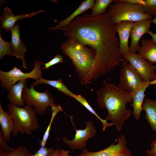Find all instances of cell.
<instances>
[{
    "instance_id": "4316f807",
    "label": "cell",
    "mask_w": 156,
    "mask_h": 156,
    "mask_svg": "<svg viewBox=\"0 0 156 156\" xmlns=\"http://www.w3.org/2000/svg\"><path fill=\"white\" fill-rule=\"evenodd\" d=\"M31 155L27 148L23 146L8 152H0V156H31Z\"/></svg>"
},
{
    "instance_id": "2e32d148",
    "label": "cell",
    "mask_w": 156,
    "mask_h": 156,
    "mask_svg": "<svg viewBox=\"0 0 156 156\" xmlns=\"http://www.w3.org/2000/svg\"><path fill=\"white\" fill-rule=\"evenodd\" d=\"M148 82L145 81L138 89L130 93L132 99V103L131 105L133 107V116L136 120L140 119L141 112L143 110L142 104L145 96L144 92L150 86Z\"/></svg>"
},
{
    "instance_id": "ba28073f",
    "label": "cell",
    "mask_w": 156,
    "mask_h": 156,
    "mask_svg": "<svg viewBox=\"0 0 156 156\" xmlns=\"http://www.w3.org/2000/svg\"><path fill=\"white\" fill-rule=\"evenodd\" d=\"M145 81L127 61L122 62L119 83L118 86L120 90L132 93L139 88Z\"/></svg>"
},
{
    "instance_id": "d4e9b609",
    "label": "cell",
    "mask_w": 156,
    "mask_h": 156,
    "mask_svg": "<svg viewBox=\"0 0 156 156\" xmlns=\"http://www.w3.org/2000/svg\"><path fill=\"white\" fill-rule=\"evenodd\" d=\"M52 109V115L49 124L47 127L43 138L39 143L41 147L45 146L47 141L49 137L51 124L56 114L59 112L63 111L61 106L59 105L56 104L51 107Z\"/></svg>"
},
{
    "instance_id": "e575fe53",
    "label": "cell",
    "mask_w": 156,
    "mask_h": 156,
    "mask_svg": "<svg viewBox=\"0 0 156 156\" xmlns=\"http://www.w3.org/2000/svg\"><path fill=\"white\" fill-rule=\"evenodd\" d=\"M148 33L151 36L152 40L156 43V34L150 31H148Z\"/></svg>"
},
{
    "instance_id": "836d02e7",
    "label": "cell",
    "mask_w": 156,
    "mask_h": 156,
    "mask_svg": "<svg viewBox=\"0 0 156 156\" xmlns=\"http://www.w3.org/2000/svg\"><path fill=\"white\" fill-rule=\"evenodd\" d=\"M124 1L131 4L136 5H142L144 0H124Z\"/></svg>"
},
{
    "instance_id": "7c38bea8",
    "label": "cell",
    "mask_w": 156,
    "mask_h": 156,
    "mask_svg": "<svg viewBox=\"0 0 156 156\" xmlns=\"http://www.w3.org/2000/svg\"><path fill=\"white\" fill-rule=\"evenodd\" d=\"M152 18L134 22L131 27L130 37L131 44L129 47L131 52L135 53L140 47L139 42L143 35L148 33L151 27Z\"/></svg>"
},
{
    "instance_id": "7a4b0ae2",
    "label": "cell",
    "mask_w": 156,
    "mask_h": 156,
    "mask_svg": "<svg viewBox=\"0 0 156 156\" xmlns=\"http://www.w3.org/2000/svg\"><path fill=\"white\" fill-rule=\"evenodd\" d=\"M103 86L96 92L99 106L105 108L108 114L104 120H110L118 131H120L126 120L132 114L127 110L126 104L132 101L130 92L120 90L114 83L103 81Z\"/></svg>"
},
{
    "instance_id": "f546056e",
    "label": "cell",
    "mask_w": 156,
    "mask_h": 156,
    "mask_svg": "<svg viewBox=\"0 0 156 156\" xmlns=\"http://www.w3.org/2000/svg\"><path fill=\"white\" fill-rule=\"evenodd\" d=\"M3 135L2 129L0 130V152H7L13 150L14 148L9 147L6 142Z\"/></svg>"
},
{
    "instance_id": "cb8c5ba5",
    "label": "cell",
    "mask_w": 156,
    "mask_h": 156,
    "mask_svg": "<svg viewBox=\"0 0 156 156\" xmlns=\"http://www.w3.org/2000/svg\"><path fill=\"white\" fill-rule=\"evenodd\" d=\"M115 0H96L91 8V16L93 17L99 16L106 12L108 6L113 2H115Z\"/></svg>"
},
{
    "instance_id": "5bb4252c",
    "label": "cell",
    "mask_w": 156,
    "mask_h": 156,
    "mask_svg": "<svg viewBox=\"0 0 156 156\" xmlns=\"http://www.w3.org/2000/svg\"><path fill=\"white\" fill-rule=\"evenodd\" d=\"M45 11V10H42L27 14L15 15L9 7H6L4 8L3 12L0 18L1 25L0 27L5 29L7 31H10L18 21L23 18H32L38 13Z\"/></svg>"
},
{
    "instance_id": "9c48e42d",
    "label": "cell",
    "mask_w": 156,
    "mask_h": 156,
    "mask_svg": "<svg viewBox=\"0 0 156 156\" xmlns=\"http://www.w3.org/2000/svg\"><path fill=\"white\" fill-rule=\"evenodd\" d=\"M121 56L129 62L145 81L148 82L156 79L155 73L156 66L153 65V63L146 61L135 53L130 52L127 54L122 55Z\"/></svg>"
},
{
    "instance_id": "d590c367",
    "label": "cell",
    "mask_w": 156,
    "mask_h": 156,
    "mask_svg": "<svg viewBox=\"0 0 156 156\" xmlns=\"http://www.w3.org/2000/svg\"><path fill=\"white\" fill-rule=\"evenodd\" d=\"M149 84L150 85H154L156 84V79L151 81H150L148 82Z\"/></svg>"
},
{
    "instance_id": "7402d4cb",
    "label": "cell",
    "mask_w": 156,
    "mask_h": 156,
    "mask_svg": "<svg viewBox=\"0 0 156 156\" xmlns=\"http://www.w3.org/2000/svg\"><path fill=\"white\" fill-rule=\"evenodd\" d=\"M62 79L58 80H49L44 79L42 77H39L31 85L34 86L41 84H47L50 85L57 89L58 90L65 94L72 97L73 93L70 91L62 82Z\"/></svg>"
},
{
    "instance_id": "d6a6232c",
    "label": "cell",
    "mask_w": 156,
    "mask_h": 156,
    "mask_svg": "<svg viewBox=\"0 0 156 156\" xmlns=\"http://www.w3.org/2000/svg\"><path fill=\"white\" fill-rule=\"evenodd\" d=\"M148 156H156V140L152 141L151 144V149L146 151Z\"/></svg>"
},
{
    "instance_id": "9a60e30c",
    "label": "cell",
    "mask_w": 156,
    "mask_h": 156,
    "mask_svg": "<svg viewBox=\"0 0 156 156\" xmlns=\"http://www.w3.org/2000/svg\"><path fill=\"white\" fill-rule=\"evenodd\" d=\"M11 39L10 42L14 53V56L20 59L22 62V67L27 68L26 61L25 59V54L27 52L26 46L20 37L19 25L16 24L11 31Z\"/></svg>"
},
{
    "instance_id": "4fadbf2b",
    "label": "cell",
    "mask_w": 156,
    "mask_h": 156,
    "mask_svg": "<svg viewBox=\"0 0 156 156\" xmlns=\"http://www.w3.org/2000/svg\"><path fill=\"white\" fill-rule=\"evenodd\" d=\"M133 22L129 21H123L115 24V31L118 33L119 38V51L121 56L130 53L128 41Z\"/></svg>"
},
{
    "instance_id": "83f0119b",
    "label": "cell",
    "mask_w": 156,
    "mask_h": 156,
    "mask_svg": "<svg viewBox=\"0 0 156 156\" xmlns=\"http://www.w3.org/2000/svg\"><path fill=\"white\" fill-rule=\"evenodd\" d=\"M144 12L152 16L156 14V0H144V3L141 5Z\"/></svg>"
},
{
    "instance_id": "52a82bcc",
    "label": "cell",
    "mask_w": 156,
    "mask_h": 156,
    "mask_svg": "<svg viewBox=\"0 0 156 156\" xmlns=\"http://www.w3.org/2000/svg\"><path fill=\"white\" fill-rule=\"evenodd\" d=\"M33 70L28 73H24L16 66L8 72L0 70V80L1 86L3 89L8 90L18 81L27 78L36 80L42 77V73L41 66L44 64L42 61L35 60Z\"/></svg>"
},
{
    "instance_id": "277c9868",
    "label": "cell",
    "mask_w": 156,
    "mask_h": 156,
    "mask_svg": "<svg viewBox=\"0 0 156 156\" xmlns=\"http://www.w3.org/2000/svg\"><path fill=\"white\" fill-rule=\"evenodd\" d=\"M7 112L12 118L14 123V137L21 133L31 135L40 126L38 122L36 112L32 106L27 104L23 107L9 104Z\"/></svg>"
},
{
    "instance_id": "d6986e66",
    "label": "cell",
    "mask_w": 156,
    "mask_h": 156,
    "mask_svg": "<svg viewBox=\"0 0 156 156\" xmlns=\"http://www.w3.org/2000/svg\"><path fill=\"white\" fill-rule=\"evenodd\" d=\"M142 45L138 55L146 60L156 63V43L153 40L144 38L141 42Z\"/></svg>"
},
{
    "instance_id": "3957f363",
    "label": "cell",
    "mask_w": 156,
    "mask_h": 156,
    "mask_svg": "<svg viewBox=\"0 0 156 156\" xmlns=\"http://www.w3.org/2000/svg\"><path fill=\"white\" fill-rule=\"evenodd\" d=\"M60 49L71 60L80 79L89 72L96 55L94 50L78 43L72 37L68 36Z\"/></svg>"
},
{
    "instance_id": "e0dca14e",
    "label": "cell",
    "mask_w": 156,
    "mask_h": 156,
    "mask_svg": "<svg viewBox=\"0 0 156 156\" xmlns=\"http://www.w3.org/2000/svg\"><path fill=\"white\" fill-rule=\"evenodd\" d=\"M26 85V79L21 80L8 90L7 96L10 104L20 107L24 105L25 102L22 97V92Z\"/></svg>"
},
{
    "instance_id": "5b68a950",
    "label": "cell",
    "mask_w": 156,
    "mask_h": 156,
    "mask_svg": "<svg viewBox=\"0 0 156 156\" xmlns=\"http://www.w3.org/2000/svg\"><path fill=\"white\" fill-rule=\"evenodd\" d=\"M108 12L114 24L123 21L135 22L153 18L144 12L141 5L132 4L124 0H118L110 5Z\"/></svg>"
},
{
    "instance_id": "8992f818",
    "label": "cell",
    "mask_w": 156,
    "mask_h": 156,
    "mask_svg": "<svg viewBox=\"0 0 156 156\" xmlns=\"http://www.w3.org/2000/svg\"><path fill=\"white\" fill-rule=\"evenodd\" d=\"M22 97L27 104L34 107L36 114L40 115L46 114L47 108L56 104L53 95L48 90L39 92L31 85L30 88L27 86L23 88Z\"/></svg>"
},
{
    "instance_id": "603a6c76",
    "label": "cell",
    "mask_w": 156,
    "mask_h": 156,
    "mask_svg": "<svg viewBox=\"0 0 156 156\" xmlns=\"http://www.w3.org/2000/svg\"><path fill=\"white\" fill-rule=\"evenodd\" d=\"M78 101L81 103L91 113L94 115L102 123L103 125V130L105 131L106 128L110 126L114 125L112 123H108L107 121L101 118L95 112L91 106L88 103L86 99L80 95H76L73 94L72 96Z\"/></svg>"
},
{
    "instance_id": "6da1fadb",
    "label": "cell",
    "mask_w": 156,
    "mask_h": 156,
    "mask_svg": "<svg viewBox=\"0 0 156 156\" xmlns=\"http://www.w3.org/2000/svg\"><path fill=\"white\" fill-rule=\"evenodd\" d=\"M115 25L108 12L93 17L84 13L59 29L65 36H70L79 43L94 50L95 58L90 70L81 79L86 85L101 75L120 66L123 59L119 51V43L116 35Z\"/></svg>"
},
{
    "instance_id": "8fae6325",
    "label": "cell",
    "mask_w": 156,
    "mask_h": 156,
    "mask_svg": "<svg viewBox=\"0 0 156 156\" xmlns=\"http://www.w3.org/2000/svg\"><path fill=\"white\" fill-rule=\"evenodd\" d=\"M70 118L72 123L74 126L76 133L74 138L69 140L64 136L62 137L64 142L69 147L73 150L85 148L87 142L89 138H92L96 134L95 128L93 123L90 121L85 122L86 128L83 129H76L73 121V116H68Z\"/></svg>"
},
{
    "instance_id": "8d00e7d4",
    "label": "cell",
    "mask_w": 156,
    "mask_h": 156,
    "mask_svg": "<svg viewBox=\"0 0 156 156\" xmlns=\"http://www.w3.org/2000/svg\"><path fill=\"white\" fill-rule=\"evenodd\" d=\"M152 22L153 23L156 25V16L153 20H152Z\"/></svg>"
},
{
    "instance_id": "44dd1931",
    "label": "cell",
    "mask_w": 156,
    "mask_h": 156,
    "mask_svg": "<svg viewBox=\"0 0 156 156\" xmlns=\"http://www.w3.org/2000/svg\"><path fill=\"white\" fill-rule=\"evenodd\" d=\"M142 107L145 112V119L149 123L152 130L156 132V101L145 98Z\"/></svg>"
},
{
    "instance_id": "ac0fdd59",
    "label": "cell",
    "mask_w": 156,
    "mask_h": 156,
    "mask_svg": "<svg viewBox=\"0 0 156 156\" xmlns=\"http://www.w3.org/2000/svg\"><path fill=\"white\" fill-rule=\"evenodd\" d=\"M95 2V0H84L81 3L77 9L69 16L60 22L57 21L59 23L54 27H51L50 29L51 30L59 29L68 25L77 17L78 16L83 13L87 10L91 9Z\"/></svg>"
},
{
    "instance_id": "4dcf8cb0",
    "label": "cell",
    "mask_w": 156,
    "mask_h": 156,
    "mask_svg": "<svg viewBox=\"0 0 156 156\" xmlns=\"http://www.w3.org/2000/svg\"><path fill=\"white\" fill-rule=\"evenodd\" d=\"M53 150L52 147L49 148L46 146L41 147L34 154L31 155V156H49Z\"/></svg>"
},
{
    "instance_id": "484cf974",
    "label": "cell",
    "mask_w": 156,
    "mask_h": 156,
    "mask_svg": "<svg viewBox=\"0 0 156 156\" xmlns=\"http://www.w3.org/2000/svg\"><path fill=\"white\" fill-rule=\"evenodd\" d=\"M6 55L14 56V52L10 42L4 40L2 38L0 32V59L2 60Z\"/></svg>"
},
{
    "instance_id": "ffe728a7",
    "label": "cell",
    "mask_w": 156,
    "mask_h": 156,
    "mask_svg": "<svg viewBox=\"0 0 156 156\" xmlns=\"http://www.w3.org/2000/svg\"><path fill=\"white\" fill-rule=\"evenodd\" d=\"M0 124L5 140L7 142H10L11 138V133L14 131V123L10 116L3 110L1 103Z\"/></svg>"
},
{
    "instance_id": "30bf717a",
    "label": "cell",
    "mask_w": 156,
    "mask_h": 156,
    "mask_svg": "<svg viewBox=\"0 0 156 156\" xmlns=\"http://www.w3.org/2000/svg\"><path fill=\"white\" fill-rule=\"evenodd\" d=\"M118 143L112 144L109 147L96 152H90L85 148L77 156H133L128 148L126 137L121 135L117 139Z\"/></svg>"
},
{
    "instance_id": "f1b7e54d",
    "label": "cell",
    "mask_w": 156,
    "mask_h": 156,
    "mask_svg": "<svg viewBox=\"0 0 156 156\" xmlns=\"http://www.w3.org/2000/svg\"><path fill=\"white\" fill-rule=\"evenodd\" d=\"M63 62L62 56L58 54L50 61L44 63L43 68L44 70H47L52 66L60 63H62Z\"/></svg>"
},
{
    "instance_id": "1f68e13d",
    "label": "cell",
    "mask_w": 156,
    "mask_h": 156,
    "mask_svg": "<svg viewBox=\"0 0 156 156\" xmlns=\"http://www.w3.org/2000/svg\"><path fill=\"white\" fill-rule=\"evenodd\" d=\"M69 153L68 151L57 149L54 150L49 156H70Z\"/></svg>"
}]
</instances>
